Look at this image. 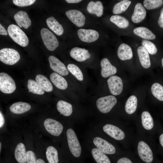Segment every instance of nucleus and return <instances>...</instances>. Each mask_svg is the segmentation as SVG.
Instances as JSON below:
<instances>
[{"label": "nucleus", "instance_id": "obj_34", "mask_svg": "<svg viewBox=\"0 0 163 163\" xmlns=\"http://www.w3.org/2000/svg\"><path fill=\"white\" fill-rule=\"evenodd\" d=\"M27 86L30 92L38 95H42L44 93V91L36 81L29 79L28 81Z\"/></svg>", "mask_w": 163, "mask_h": 163}, {"label": "nucleus", "instance_id": "obj_1", "mask_svg": "<svg viewBox=\"0 0 163 163\" xmlns=\"http://www.w3.org/2000/svg\"><path fill=\"white\" fill-rule=\"evenodd\" d=\"M7 31L9 36L16 43L23 47L28 45L29 40L27 37L18 26L10 24L8 27Z\"/></svg>", "mask_w": 163, "mask_h": 163}, {"label": "nucleus", "instance_id": "obj_49", "mask_svg": "<svg viewBox=\"0 0 163 163\" xmlns=\"http://www.w3.org/2000/svg\"><path fill=\"white\" fill-rule=\"evenodd\" d=\"M161 63H162V66L163 67V58L161 59Z\"/></svg>", "mask_w": 163, "mask_h": 163}, {"label": "nucleus", "instance_id": "obj_10", "mask_svg": "<svg viewBox=\"0 0 163 163\" xmlns=\"http://www.w3.org/2000/svg\"><path fill=\"white\" fill-rule=\"evenodd\" d=\"M93 142L97 148L105 154H113L116 152L115 148L112 144L101 137L94 138Z\"/></svg>", "mask_w": 163, "mask_h": 163}, {"label": "nucleus", "instance_id": "obj_35", "mask_svg": "<svg viewBox=\"0 0 163 163\" xmlns=\"http://www.w3.org/2000/svg\"><path fill=\"white\" fill-rule=\"evenodd\" d=\"M131 3L130 1L123 0L116 4L113 8V13L118 14L124 12L127 9Z\"/></svg>", "mask_w": 163, "mask_h": 163}, {"label": "nucleus", "instance_id": "obj_13", "mask_svg": "<svg viewBox=\"0 0 163 163\" xmlns=\"http://www.w3.org/2000/svg\"><path fill=\"white\" fill-rule=\"evenodd\" d=\"M66 14L71 21L77 26L81 27L85 24V17L80 11L70 10L66 11Z\"/></svg>", "mask_w": 163, "mask_h": 163}, {"label": "nucleus", "instance_id": "obj_15", "mask_svg": "<svg viewBox=\"0 0 163 163\" xmlns=\"http://www.w3.org/2000/svg\"><path fill=\"white\" fill-rule=\"evenodd\" d=\"M70 54L73 59L79 62L84 61L89 59L91 56L88 50L78 47L72 49Z\"/></svg>", "mask_w": 163, "mask_h": 163}, {"label": "nucleus", "instance_id": "obj_26", "mask_svg": "<svg viewBox=\"0 0 163 163\" xmlns=\"http://www.w3.org/2000/svg\"><path fill=\"white\" fill-rule=\"evenodd\" d=\"M133 32L136 35L146 40H154L156 38L155 35L149 29L143 27L134 28Z\"/></svg>", "mask_w": 163, "mask_h": 163}, {"label": "nucleus", "instance_id": "obj_4", "mask_svg": "<svg viewBox=\"0 0 163 163\" xmlns=\"http://www.w3.org/2000/svg\"><path fill=\"white\" fill-rule=\"evenodd\" d=\"M42 40L46 48L49 50L53 51L59 46V42L55 35L48 29L43 28L40 31Z\"/></svg>", "mask_w": 163, "mask_h": 163}, {"label": "nucleus", "instance_id": "obj_19", "mask_svg": "<svg viewBox=\"0 0 163 163\" xmlns=\"http://www.w3.org/2000/svg\"><path fill=\"white\" fill-rule=\"evenodd\" d=\"M137 51L139 60L142 66L145 69L149 68L151 66V63L148 51L142 46L139 47Z\"/></svg>", "mask_w": 163, "mask_h": 163}, {"label": "nucleus", "instance_id": "obj_47", "mask_svg": "<svg viewBox=\"0 0 163 163\" xmlns=\"http://www.w3.org/2000/svg\"><path fill=\"white\" fill-rule=\"evenodd\" d=\"M159 141L161 145L163 147V133L159 137Z\"/></svg>", "mask_w": 163, "mask_h": 163}, {"label": "nucleus", "instance_id": "obj_48", "mask_svg": "<svg viewBox=\"0 0 163 163\" xmlns=\"http://www.w3.org/2000/svg\"><path fill=\"white\" fill-rule=\"evenodd\" d=\"M37 163H45L44 161L41 158H39L37 160Z\"/></svg>", "mask_w": 163, "mask_h": 163}, {"label": "nucleus", "instance_id": "obj_6", "mask_svg": "<svg viewBox=\"0 0 163 163\" xmlns=\"http://www.w3.org/2000/svg\"><path fill=\"white\" fill-rule=\"evenodd\" d=\"M16 89L15 83L8 74L5 72L0 73V90L5 94H11Z\"/></svg>", "mask_w": 163, "mask_h": 163}, {"label": "nucleus", "instance_id": "obj_44", "mask_svg": "<svg viewBox=\"0 0 163 163\" xmlns=\"http://www.w3.org/2000/svg\"><path fill=\"white\" fill-rule=\"evenodd\" d=\"M0 34L1 35H7L8 33L4 27L0 24Z\"/></svg>", "mask_w": 163, "mask_h": 163}, {"label": "nucleus", "instance_id": "obj_29", "mask_svg": "<svg viewBox=\"0 0 163 163\" xmlns=\"http://www.w3.org/2000/svg\"><path fill=\"white\" fill-rule=\"evenodd\" d=\"M91 154L97 163H111L110 159L106 155L97 148L92 149Z\"/></svg>", "mask_w": 163, "mask_h": 163}, {"label": "nucleus", "instance_id": "obj_25", "mask_svg": "<svg viewBox=\"0 0 163 163\" xmlns=\"http://www.w3.org/2000/svg\"><path fill=\"white\" fill-rule=\"evenodd\" d=\"M46 23L49 27L58 36L62 35L64 32L62 25L52 16L48 18Z\"/></svg>", "mask_w": 163, "mask_h": 163}, {"label": "nucleus", "instance_id": "obj_36", "mask_svg": "<svg viewBox=\"0 0 163 163\" xmlns=\"http://www.w3.org/2000/svg\"><path fill=\"white\" fill-rule=\"evenodd\" d=\"M153 95L158 100L163 101V86L160 84L155 83L153 84L151 88Z\"/></svg>", "mask_w": 163, "mask_h": 163}, {"label": "nucleus", "instance_id": "obj_24", "mask_svg": "<svg viewBox=\"0 0 163 163\" xmlns=\"http://www.w3.org/2000/svg\"><path fill=\"white\" fill-rule=\"evenodd\" d=\"M31 106L29 104L21 101L15 103L9 107L10 111L16 114L24 113L29 110Z\"/></svg>", "mask_w": 163, "mask_h": 163}, {"label": "nucleus", "instance_id": "obj_14", "mask_svg": "<svg viewBox=\"0 0 163 163\" xmlns=\"http://www.w3.org/2000/svg\"><path fill=\"white\" fill-rule=\"evenodd\" d=\"M103 129L107 134L116 140H122L125 137L124 132L120 128L114 125L106 124L103 127Z\"/></svg>", "mask_w": 163, "mask_h": 163}, {"label": "nucleus", "instance_id": "obj_33", "mask_svg": "<svg viewBox=\"0 0 163 163\" xmlns=\"http://www.w3.org/2000/svg\"><path fill=\"white\" fill-rule=\"evenodd\" d=\"M110 20L120 28H126L129 24L128 20L124 17L120 15H112L110 18Z\"/></svg>", "mask_w": 163, "mask_h": 163}, {"label": "nucleus", "instance_id": "obj_50", "mask_svg": "<svg viewBox=\"0 0 163 163\" xmlns=\"http://www.w3.org/2000/svg\"><path fill=\"white\" fill-rule=\"evenodd\" d=\"M1 142H0V152H1Z\"/></svg>", "mask_w": 163, "mask_h": 163}, {"label": "nucleus", "instance_id": "obj_7", "mask_svg": "<svg viewBox=\"0 0 163 163\" xmlns=\"http://www.w3.org/2000/svg\"><path fill=\"white\" fill-rule=\"evenodd\" d=\"M44 126L48 133L55 136L60 135L63 128L60 122L51 118L46 119L44 122Z\"/></svg>", "mask_w": 163, "mask_h": 163}, {"label": "nucleus", "instance_id": "obj_16", "mask_svg": "<svg viewBox=\"0 0 163 163\" xmlns=\"http://www.w3.org/2000/svg\"><path fill=\"white\" fill-rule=\"evenodd\" d=\"M101 75L104 78H107L117 73V68L111 64L107 58H104L101 60Z\"/></svg>", "mask_w": 163, "mask_h": 163}, {"label": "nucleus", "instance_id": "obj_37", "mask_svg": "<svg viewBox=\"0 0 163 163\" xmlns=\"http://www.w3.org/2000/svg\"><path fill=\"white\" fill-rule=\"evenodd\" d=\"M68 70L78 80L82 81L83 80V73L76 65L74 64H69L67 66Z\"/></svg>", "mask_w": 163, "mask_h": 163}, {"label": "nucleus", "instance_id": "obj_11", "mask_svg": "<svg viewBox=\"0 0 163 163\" xmlns=\"http://www.w3.org/2000/svg\"><path fill=\"white\" fill-rule=\"evenodd\" d=\"M79 38L82 41L91 43L97 40L99 37V34L96 30L92 29H79L77 31Z\"/></svg>", "mask_w": 163, "mask_h": 163}, {"label": "nucleus", "instance_id": "obj_45", "mask_svg": "<svg viewBox=\"0 0 163 163\" xmlns=\"http://www.w3.org/2000/svg\"><path fill=\"white\" fill-rule=\"evenodd\" d=\"M5 120L3 115L1 111L0 112V127H2L4 124Z\"/></svg>", "mask_w": 163, "mask_h": 163}, {"label": "nucleus", "instance_id": "obj_5", "mask_svg": "<svg viewBox=\"0 0 163 163\" xmlns=\"http://www.w3.org/2000/svg\"><path fill=\"white\" fill-rule=\"evenodd\" d=\"M117 103L116 97L113 95H108L98 98L96 104L98 110L102 113L109 112Z\"/></svg>", "mask_w": 163, "mask_h": 163}, {"label": "nucleus", "instance_id": "obj_17", "mask_svg": "<svg viewBox=\"0 0 163 163\" xmlns=\"http://www.w3.org/2000/svg\"><path fill=\"white\" fill-rule=\"evenodd\" d=\"M14 18L20 27H23L24 28L27 29L31 25V21L27 14L24 11H18L14 15Z\"/></svg>", "mask_w": 163, "mask_h": 163}, {"label": "nucleus", "instance_id": "obj_22", "mask_svg": "<svg viewBox=\"0 0 163 163\" xmlns=\"http://www.w3.org/2000/svg\"><path fill=\"white\" fill-rule=\"evenodd\" d=\"M87 9L89 13L95 14L98 17H101L103 13V7L100 1H90L88 5Z\"/></svg>", "mask_w": 163, "mask_h": 163}, {"label": "nucleus", "instance_id": "obj_9", "mask_svg": "<svg viewBox=\"0 0 163 163\" xmlns=\"http://www.w3.org/2000/svg\"><path fill=\"white\" fill-rule=\"evenodd\" d=\"M108 88L111 93L113 95H117L122 91L123 85L121 78L117 75L110 76L107 80Z\"/></svg>", "mask_w": 163, "mask_h": 163}, {"label": "nucleus", "instance_id": "obj_20", "mask_svg": "<svg viewBox=\"0 0 163 163\" xmlns=\"http://www.w3.org/2000/svg\"><path fill=\"white\" fill-rule=\"evenodd\" d=\"M117 55L122 60L131 59L133 57V53L131 47L128 45L123 43L119 46L117 50Z\"/></svg>", "mask_w": 163, "mask_h": 163}, {"label": "nucleus", "instance_id": "obj_21", "mask_svg": "<svg viewBox=\"0 0 163 163\" xmlns=\"http://www.w3.org/2000/svg\"><path fill=\"white\" fill-rule=\"evenodd\" d=\"M50 80L53 85L61 90H65L68 87L66 80L62 76L56 72H53L50 76Z\"/></svg>", "mask_w": 163, "mask_h": 163}, {"label": "nucleus", "instance_id": "obj_30", "mask_svg": "<svg viewBox=\"0 0 163 163\" xmlns=\"http://www.w3.org/2000/svg\"><path fill=\"white\" fill-rule=\"evenodd\" d=\"M137 105V100L134 95L130 96L126 102L125 110L127 113L132 114L136 110Z\"/></svg>", "mask_w": 163, "mask_h": 163}, {"label": "nucleus", "instance_id": "obj_27", "mask_svg": "<svg viewBox=\"0 0 163 163\" xmlns=\"http://www.w3.org/2000/svg\"><path fill=\"white\" fill-rule=\"evenodd\" d=\"M58 111L65 116H70L72 112V107L70 103L63 100L59 101L56 104Z\"/></svg>", "mask_w": 163, "mask_h": 163}, {"label": "nucleus", "instance_id": "obj_8", "mask_svg": "<svg viewBox=\"0 0 163 163\" xmlns=\"http://www.w3.org/2000/svg\"><path fill=\"white\" fill-rule=\"evenodd\" d=\"M138 154L141 159L147 163L152 162L153 160L152 151L149 145L143 141L139 142L137 146Z\"/></svg>", "mask_w": 163, "mask_h": 163}, {"label": "nucleus", "instance_id": "obj_38", "mask_svg": "<svg viewBox=\"0 0 163 163\" xmlns=\"http://www.w3.org/2000/svg\"><path fill=\"white\" fill-rule=\"evenodd\" d=\"M163 4V1L161 0H145L143 2L145 7L149 10L158 8Z\"/></svg>", "mask_w": 163, "mask_h": 163}, {"label": "nucleus", "instance_id": "obj_23", "mask_svg": "<svg viewBox=\"0 0 163 163\" xmlns=\"http://www.w3.org/2000/svg\"><path fill=\"white\" fill-rule=\"evenodd\" d=\"M15 158L19 163H26L27 153L24 144L21 142L16 146L14 151Z\"/></svg>", "mask_w": 163, "mask_h": 163}, {"label": "nucleus", "instance_id": "obj_2", "mask_svg": "<svg viewBox=\"0 0 163 163\" xmlns=\"http://www.w3.org/2000/svg\"><path fill=\"white\" fill-rule=\"evenodd\" d=\"M68 145L70 150L75 157H79L81 153L82 149L77 136L71 128L68 129L66 132Z\"/></svg>", "mask_w": 163, "mask_h": 163}, {"label": "nucleus", "instance_id": "obj_41", "mask_svg": "<svg viewBox=\"0 0 163 163\" xmlns=\"http://www.w3.org/2000/svg\"><path fill=\"white\" fill-rule=\"evenodd\" d=\"M26 153L27 163H37L35 154L33 151L29 150Z\"/></svg>", "mask_w": 163, "mask_h": 163}, {"label": "nucleus", "instance_id": "obj_46", "mask_svg": "<svg viewBox=\"0 0 163 163\" xmlns=\"http://www.w3.org/2000/svg\"><path fill=\"white\" fill-rule=\"evenodd\" d=\"M81 0H66V1L69 3H78L82 1Z\"/></svg>", "mask_w": 163, "mask_h": 163}, {"label": "nucleus", "instance_id": "obj_12", "mask_svg": "<svg viewBox=\"0 0 163 163\" xmlns=\"http://www.w3.org/2000/svg\"><path fill=\"white\" fill-rule=\"evenodd\" d=\"M51 68L54 72L62 76H66L69 74L65 65L56 57L51 56L49 57Z\"/></svg>", "mask_w": 163, "mask_h": 163}, {"label": "nucleus", "instance_id": "obj_31", "mask_svg": "<svg viewBox=\"0 0 163 163\" xmlns=\"http://www.w3.org/2000/svg\"><path fill=\"white\" fill-rule=\"evenodd\" d=\"M142 124L145 129L149 130L154 126V122L152 117L147 111H143L141 115Z\"/></svg>", "mask_w": 163, "mask_h": 163}, {"label": "nucleus", "instance_id": "obj_18", "mask_svg": "<svg viewBox=\"0 0 163 163\" xmlns=\"http://www.w3.org/2000/svg\"><path fill=\"white\" fill-rule=\"evenodd\" d=\"M146 14V11L142 4L140 3H137L131 17L132 20L134 23H139L145 19Z\"/></svg>", "mask_w": 163, "mask_h": 163}, {"label": "nucleus", "instance_id": "obj_43", "mask_svg": "<svg viewBox=\"0 0 163 163\" xmlns=\"http://www.w3.org/2000/svg\"><path fill=\"white\" fill-rule=\"evenodd\" d=\"M117 163H133L128 158L126 157L122 158L119 159Z\"/></svg>", "mask_w": 163, "mask_h": 163}, {"label": "nucleus", "instance_id": "obj_28", "mask_svg": "<svg viewBox=\"0 0 163 163\" xmlns=\"http://www.w3.org/2000/svg\"><path fill=\"white\" fill-rule=\"evenodd\" d=\"M35 80L44 91L50 92L53 91L52 85L46 77L41 74H38L36 76Z\"/></svg>", "mask_w": 163, "mask_h": 163}, {"label": "nucleus", "instance_id": "obj_3", "mask_svg": "<svg viewBox=\"0 0 163 163\" xmlns=\"http://www.w3.org/2000/svg\"><path fill=\"white\" fill-rule=\"evenodd\" d=\"M20 56L16 50L10 48H4L0 50V60L3 63L10 65L16 63Z\"/></svg>", "mask_w": 163, "mask_h": 163}, {"label": "nucleus", "instance_id": "obj_40", "mask_svg": "<svg viewBox=\"0 0 163 163\" xmlns=\"http://www.w3.org/2000/svg\"><path fill=\"white\" fill-rule=\"evenodd\" d=\"M35 0H13V3L18 6L23 7L30 5L35 2Z\"/></svg>", "mask_w": 163, "mask_h": 163}, {"label": "nucleus", "instance_id": "obj_39", "mask_svg": "<svg viewBox=\"0 0 163 163\" xmlns=\"http://www.w3.org/2000/svg\"><path fill=\"white\" fill-rule=\"evenodd\" d=\"M142 44L149 54L154 55L157 53V48L155 44L152 42L147 40H143L142 41Z\"/></svg>", "mask_w": 163, "mask_h": 163}, {"label": "nucleus", "instance_id": "obj_32", "mask_svg": "<svg viewBox=\"0 0 163 163\" xmlns=\"http://www.w3.org/2000/svg\"><path fill=\"white\" fill-rule=\"evenodd\" d=\"M46 155L49 163H58L59 161L57 149L54 147L48 146L46 152Z\"/></svg>", "mask_w": 163, "mask_h": 163}, {"label": "nucleus", "instance_id": "obj_42", "mask_svg": "<svg viewBox=\"0 0 163 163\" xmlns=\"http://www.w3.org/2000/svg\"><path fill=\"white\" fill-rule=\"evenodd\" d=\"M158 22L159 26L163 28V8L161 11L160 15Z\"/></svg>", "mask_w": 163, "mask_h": 163}]
</instances>
